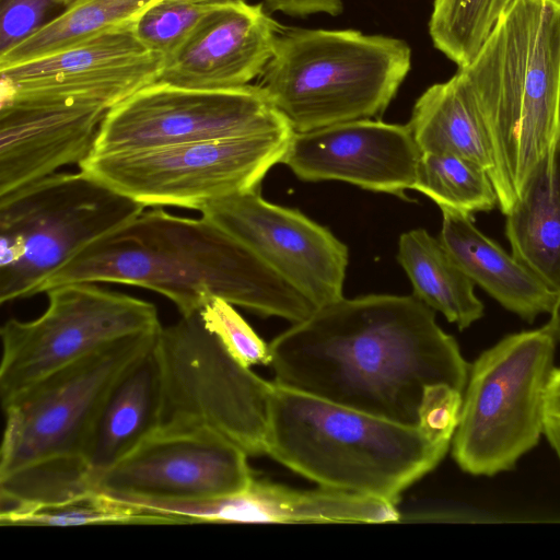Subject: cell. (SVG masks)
<instances>
[{"instance_id": "cell-1", "label": "cell", "mask_w": 560, "mask_h": 560, "mask_svg": "<svg viewBox=\"0 0 560 560\" xmlns=\"http://www.w3.org/2000/svg\"><path fill=\"white\" fill-rule=\"evenodd\" d=\"M269 350L276 383L409 425L419 424L428 386L463 393L470 368L415 295L341 298L293 323Z\"/></svg>"}, {"instance_id": "cell-2", "label": "cell", "mask_w": 560, "mask_h": 560, "mask_svg": "<svg viewBox=\"0 0 560 560\" xmlns=\"http://www.w3.org/2000/svg\"><path fill=\"white\" fill-rule=\"evenodd\" d=\"M73 282H112L154 291L182 315L212 296L292 323L315 305L250 249L205 218L143 210L52 273L39 293Z\"/></svg>"}, {"instance_id": "cell-3", "label": "cell", "mask_w": 560, "mask_h": 560, "mask_svg": "<svg viewBox=\"0 0 560 560\" xmlns=\"http://www.w3.org/2000/svg\"><path fill=\"white\" fill-rule=\"evenodd\" d=\"M485 121L505 215L560 140V0H514L471 62L458 68Z\"/></svg>"}, {"instance_id": "cell-4", "label": "cell", "mask_w": 560, "mask_h": 560, "mask_svg": "<svg viewBox=\"0 0 560 560\" xmlns=\"http://www.w3.org/2000/svg\"><path fill=\"white\" fill-rule=\"evenodd\" d=\"M450 445L420 425L349 408L273 382L266 455L319 487L397 503Z\"/></svg>"}, {"instance_id": "cell-5", "label": "cell", "mask_w": 560, "mask_h": 560, "mask_svg": "<svg viewBox=\"0 0 560 560\" xmlns=\"http://www.w3.org/2000/svg\"><path fill=\"white\" fill-rule=\"evenodd\" d=\"M410 68L400 38L282 27L258 85L294 132H306L382 115Z\"/></svg>"}, {"instance_id": "cell-6", "label": "cell", "mask_w": 560, "mask_h": 560, "mask_svg": "<svg viewBox=\"0 0 560 560\" xmlns=\"http://www.w3.org/2000/svg\"><path fill=\"white\" fill-rule=\"evenodd\" d=\"M144 209L83 171L0 196V303L38 294L52 273Z\"/></svg>"}, {"instance_id": "cell-7", "label": "cell", "mask_w": 560, "mask_h": 560, "mask_svg": "<svg viewBox=\"0 0 560 560\" xmlns=\"http://www.w3.org/2000/svg\"><path fill=\"white\" fill-rule=\"evenodd\" d=\"M153 353L160 395L152 433L210 431L247 455H266L273 383L236 360L199 311L161 327Z\"/></svg>"}, {"instance_id": "cell-8", "label": "cell", "mask_w": 560, "mask_h": 560, "mask_svg": "<svg viewBox=\"0 0 560 560\" xmlns=\"http://www.w3.org/2000/svg\"><path fill=\"white\" fill-rule=\"evenodd\" d=\"M556 342L545 326L510 334L470 365L452 441L463 471H510L538 444Z\"/></svg>"}, {"instance_id": "cell-9", "label": "cell", "mask_w": 560, "mask_h": 560, "mask_svg": "<svg viewBox=\"0 0 560 560\" xmlns=\"http://www.w3.org/2000/svg\"><path fill=\"white\" fill-rule=\"evenodd\" d=\"M159 331L105 346L3 404L0 476L36 464H88L89 444L107 397L125 373L153 349Z\"/></svg>"}, {"instance_id": "cell-10", "label": "cell", "mask_w": 560, "mask_h": 560, "mask_svg": "<svg viewBox=\"0 0 560 560\" xmlns=\"http://www.w3.org/2000/svg\"><path fill=\"white\" fill-rule=\"evenodd\" d=\"M294 131L91 154L80 170L143 207L199 211L259 189Z\"/></svg>"}, {"instance_id": "cell-11", "label": "cell", "mask_w": 560, "mask_h": 560, "mask_svg": "<svg viewBox=\"0 0 560 560\" xmlns=\"http://www.w3.org/2000/svg\"><path fill=\"white\" fill-rule=\"evenodd\" d=\"M45 293L48 305L39 317L11 318L1 327V405L89 353L162 327L154 304L96 283H66Z\"/></svg>"}, {"instance_id": "cell-12", "label": "cell", "mask_w": 560, "mask_h": 560, "mask_svg": "<svg viewBox=\"0 0 560 560\" xmlns=\"http://www.w3.org/2000/svg\"><path fill=\"white\" fill-rule=\"evenodd\" d=\"M291 131L258 84L198 89L155 81L107 113L91 154Z\"/></svg>"}, {"instance_id": "cell-13", "label": "cell", "mask_w": 560, "mask_h": 560, "mask_svg": "<svg viewBox=\"0 0 560 560\" xmlns=\"http://www.w3.org/2000/svg\"><path fill=\"white\" fill-rule=\"evenodd\" d=\"M133 23L54 54L0 67V107L80 105L110 110L158 81L165 58L140 43Z\"/></svg>"}, {"instance_id": "cell-14", "label": "cell", "mask_w": 560, "mask_h": 560, "mask_svg": "<svg viewBox=\"0 0 560 560\" xmlns=\"http://www.w3.org/2000/svg\"><path fill=\"white\" fill-rule=\"evenodd\" d=\"M202 218L236 238L316 308L343 298L348 248L326 228L259 189L212 201Z\"/></svg>"}, {"instance_id": "cell-15", "label": "cell", "mask_w": 560, "mask_h": 560, "mask_svg": "<svg viewBox=\"0 0 560 560\" xmlns=\"http://www.w3.org/2000/svg\"><path fill=\"white\" fill-rule=\"evenodd\" d=\"M247 454L210 431L151 433L98 475L94 490L124 501H191L235 493L253 480Z\"/></svg>"}, {"instance_id": "cell-16", "label": "cell", "mask_w": 560, "mask_h": 560, "mask_svg": "<svg viewBox=\"0 0 560 560\" xmlns=\"http://www.w3.org/2000/svg\"><path fill=\"white\" fill-rule=\"evenodd\" d=\"M420 154L408 125L370 118L294 132L281 163L302 180H341L405 197Z\"/></svg>"}, {"instance_id": "cell-17", "label": "cell", "mask_w": 560, "mask_h": 560, "mask_svg": "<svg viewBox=\"0 0 560 560\" xmlns=\"http://www.w3.org/2000/svg\"><path fill=\"white\" fill-rule=\"evenodd\" d=\"M395 502L319 487L298 490L254 479L242 491L191 501H144L150 512L191 523H393Z\"/></svg>"}, {"instance_id": "cell-18", "label": "cell", "mask_w": 560, "mask_h": 560, "mask_svg": "<svg viewBox=\"0 0 560 560\" xmlns=\"http://www.w3.org/2000/svg\"><path fill=\"white\" fill-rule=\"evenodd\" d=\"M282 27L262 3H217L165 60L158 81L198 89L247 85L264 71Z\"/></svg>"}, {"instance_id": "cell-19", "label": "cell", "mask_w": 560, "mask_h": 560, "mask_svg": "<svg viewBox=\"0 0 560 560\" xmlns=\"http://www.w3.org/2000/svg\"><path fill=\"white\" fill-rule=\"evenodd\" d=\"M108 112L79 105L0 107V196L80 165Z\"/></svg>"}, {"instance_id": "cell-20", "label": "cell", "mask_w": 560, "mask_h": 560, "mask_svg": "<svg viewBox=\"0 0 560 560\" xmlns=\"http://www.w3.org/2000/svg\"><path fill=\"white\" fill-rule=\"evenodd\" d=\"M442 214L439 240L474 284L528 323L551 312L558 293L485 235L471 215L452 210Z\"/></svg>"}, {"instance_id": "cell-21", "label": "cell", "mask_w": 560, "mask_h": 560, "mask_svg": "<svg viewBox=\"0 0 560 560\" xmlns=\"http://www.w3.org/2000/svg\"><path fill=\"white\" fill-rule=\"evenodd\" d=\"M420 153L453 154L482 167L493 180L495 162L474 93L460 71L429 86L407 124Z\"/></svg>"}, {"instance_id": "cell-22", "label": "cell", "mask_w": 560, "mask_h": 560, "mask_svg": "<svg viewBox=\"0 0 560 560\" xmlns=\"http://www.w3.org/2000/svg\"><path fill=\"white\" fill-rule=\"evenodd\" d=\"M505 217L511 254L560 292V140L533 170Z\"/></svg>"}, {"instance_id": "cell-23", "label": "cell", "mask_w": 560, "mask_h": 560, "mask_svg": "<svg viewBox=\"0 0 560 560\" xmlns=\"http://www.w3.org/2000/svg\"><path fill=\"white\" fill-rule=\"evenodd\" d=\"M159 369L153 349L135 363L107 397L86 452L95 479L136 448L156 427Z\"/></svg>"}, {"instance_id": "cell-24", "label": "cell", "mask_w": 560, "mask_h": 560, "mask_svg": "<svg viewBox=\"0 0 560 560\" xmlns=\"http://www.w3.org/2000/svg\"><path fill=\"white\" fill-rule=\"evenodd\" d=\"M397 259L409 277L413 295L463 330L483 316L474 282L439 238L423 229L405 232Z\"/></svg>"}, {"instance_id": "cell-25", "label": "cell", "mask_w": 560, "mask_h": 560, "mask_svg": "<svg viewBox=\"0 0 560 560\" xmlns=\"http://www.w3.org/2000/svg\"><path fill=\"white\" fill-rule=\"evenodd\" d=\"M156 0H77L57 18L0 54V67L36 59L136 21Z\"/></svg>"}, {"instance_id": "cell-26", "label": "cell", "mask_w": 560, "mask_h": 560, "mask_svg": "<svg viewBox=\"0 0 560 560\" xmlns=\"http://www.w3.org/2000/svg\"><path fill=\"white\" fill-rule=\"evenodd\" d=\"M413 189L441 210L471 215L498 207L489 174L476 163L453 154L421 153Z\"/></svg>"}, {"instance_id": "cell-27", "label": "cell", "mask_w": 560, "mask_h": 560, "mask_svg": "<svg viewBox=\"0 0 560 560\" xmlns=\"http://www.w3.org/2000/svg\"><path fill=\"white\" fill-rule=\"evenodd\" d=\"M514 0H433L429 35L457 68L468 66Z\"/></svg>"}, {"instance_id": "cell-28", "label": "cell", "mask_w": 560, "mask_h": 560, "mask_svg": "<svg viewBox=\"0 0 560 560\" xmlns=\"http://www.w3.org/2000/svg\"><path fill=\"white\" fill-rule=\"evenodd\" d=\"M2 526H81L105 524H174L103 492L0 515Z\"/></svg>"}, {"instance_id": "cell-29", "label": "cell", "mask_w": 560, "mask_h": 560, "mask_svg": "<svg viewBox=\"0 0 560 560\" xmlns=\"http://www.w3.org/2000/svg\"><path fill=\"white\" fill-rule=\"evenodd\" d=\"M214 4L156 0L136 19L135 34L148 50L166 60L182 47Z\"/></svg>"}, {"instance_id": "cell-30", "label": "cell", "mask_w": 560, "mask_h": 560, "mask_svg": "<svg viewBox=\"0 0 560 560\" xmlns=\"http://www.w3.org/2000/svg\"><path fill=\"white\" fill-rule=\"evenodd\" d=\"M205 326L213 332L228 351L242 364H270L267 345L228 301L212 296L199 310Z\"/></svg>"}, {"instance_id": "cell-31", "label": "cell", "mask_w": 560, "mask_h": 560, "mask_svg": "<svg viewBox=\"0 0 560 560\" xmlns=\"http://www.w3.org/2000/svg\"><path fill=\"white\" fill-rule=\"evenodd\" d=\"M52 0H3L1 9L0 54L19 44L42 24Z\"/></svg>"}, {"instance_id": "cell-32", "label": "cell", "mask_w": 560, "mask_h": 560, "mask_svg": "<svg viewBox=\"0 0 560 560\" xmlns=\"http://www.w3.org/2000/svg\"><path fill=\"white\" fill-rule=\"evenodd\" d=\"M542 434L560 460V368L556 366L545 393Z\"/></svg>"}, {"instance_id": "cell-33", "label": "cell", "mask_w": 560, "mask_h": 560, "mask_svg": "<svg viewBox=\"0 0 560 560\" xmlns=\"http://www.w3.org/2000/svg\"><path fill=\"white\" fill-rule=\"evenodd\" d=\"M550 319L545 325L548 331L552 335L556 341H560V292H558L556 302L552 306Z\"/></svg>"}, {"instance_id": "cell-34", "label": "cell", "mask_w": 560, "mask_h": 560, "mask_svg": "<svg viewBox=\"0 0 560 560\" xmlns=\"http://www.w3.org/2000/svg\"><path fill=\"white\" fill-rule=\"evenodd\" d=\"M195 3H206V4H214V3H222L228 1H236V0H186Z\"/></svg>"}, {"instance_id": "cell-35", "label": "cell", "mask_w": 560, "mask_h": 560, "mask_svg": "<svg viewBox=\"0 0 560 560\" xmlns=\"http://www.w3.org/2000/svg\"><path fill=\"white\" fill-rule=\"evenodd\" d=\"M77 0H52L54 3L62 4L65 7H68L75 2Z\"/></svg>"}, {"instance_id": "cell-36", "label": "cell", "mask_w": 560, "mask_h": 560, "mask_svg": "<svg viewBox=\"0 0 560 560\" xmlns=\"http://www.w3.org/2000/svg\"><path fill=\"white\" fill-rule=\"evenodd\" d=\"M559 133H560V89H559Z\"/></svg>"}]
</instances>
